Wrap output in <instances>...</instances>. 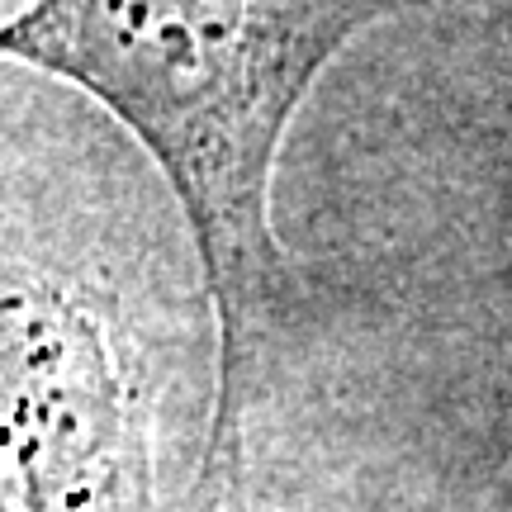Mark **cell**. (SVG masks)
<instances>
[{"label": "cell", "instance_id": "obj_2", "mask_svg": "<svg viewBox=\"0 0 512 512\" xmlns=\"http://www.w3.org/2000/svg\"><path fill=\"white\" fill-rule=\"evenodd\" d=\"M413 0H24L0 62L95 100L162 171L219 313L214 498L242 489V418L290 304L271 181L294 110L351 38Z\"/></svg>", "mask_w": 512, "mask_h": 512}, {"label": "cell", "instance_id": "obj_4", "mask_svg": "<svg viewBox=\"0 0 512 512\" xmlns=\"http://www.w3.org/2000/svg\"><path fill=\"white\" fill-rule=\"evenodd\" d=\"M19 5H24V0H0V19H10L19 10Z\"/></svg>", "mask_w": 512, "mask_h": 512}, {"label": "cell", "instance_id": "obj_5", "mask_svg": "<svg viewBox=\"0 0 512 512\" xmlns=\"http://www.w3.org/2000/svg\"><path fill=\"white\" fill-rule=\"evenodd\" d=\"M508 38H512V10H508Z\"/></svg>", "mask_w": 512, "mask_h": 512}, {"label": "cell", "instance_id": "obj_3", "mask_svg": "<svg viewBox=\"0 0 512 512\" xmlns=\"http://www.w3.org/2000/svg\"><path fill=\"white\" fill-rule=\"evenodd\" d=\"M0 512H19L15 489H10V479H5V470H0Z\"/></svg>", "mask_w": 512, "mask_h": 512}, {"label": "cell", "instance_id": "obj_1", "mask_svg": "<svg viewBox=\"0 0 512 512\" xmlns=\"http://www.w3.org/2000/svg\"><path fill=\"white\" fill-rule=\"evenodd\" d=\"M0 72V470L19 512H219V313L147 152Z\"/></svg>", "mask_w": 512, "mask_h": 512}]
</instances>
